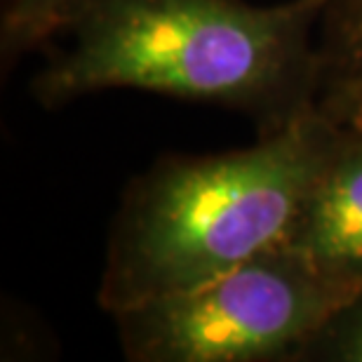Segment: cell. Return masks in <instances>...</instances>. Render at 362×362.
Segmentation results:
<instances>
[{"instance_id": "obj_4", "label": "cell", "mask_w": 362, "mask_h": 362, "mask_svg": "<svg viewBox=\"0 0 362 362\" xmlns=\"http://www.w3.org/2000/svg\"><path fill=\"white\" fill-rule=\"evenodd\" d=\"M285 245L327 280L362 292V132L339 129Z\"/></svg>"}, {"instance_id": "obj_6", "label": "cell", "mask_w": 362, "mask_h": 362, "mask_svg": "<svg viewBox=\"0 0 362 362\" xmlns=\"http://www.w3.org/2000/svg\"><path fill=\"white\" fill-rule=\"evenodd\" d=\"M76 0H0V57L3 66L35 47L47 45Z\"/></svg>"}, {"instance_id": "obj_5", "label": "cell", "mask_w": 362, "mask_h": 362, "mask_svg": "<svg viewBox=\"0 0 362 362\" xmlns=\"http://www.w3.org/2000/svg\"><path fill=\"white\" fill-rule=\"evenodd\" d=\"M317 47L315 108L339 129L362 132V0H332Z\"/></svg>"}, {"instance_id": "obj_3", "label": "cell", "mask_w": 362, "mask_h": 362, "mask_svg": "<svg viewBox=\"0 0 362 362\" xmlns=\"http://www.w3.org/2000/svg\"><path fill=\"white\" fill-rule=\"evenodd\" d=\"M356 292L278 245L195 287L113 315L129 362H299Z\"/></svg>"}, {"instance_id": "obj_1", "label": "cell", "mask_w": 362, "mask_h": 362, "mask_svg": "<svg viewBox=\"0 0 362 362\" xmlns=\"http://www.w3.org/2000/svg\"><path fill=\"white\" fill-rule=\"evenodd\" d=\"M329 3L76 0L31 94L42 108L108 90L168 94L245 113L269 134L315 111Z\"/></svg>"}, {"instance_id": "obj_7", "label": "cell", "mask_w": 362, "mask_h": 362, "mask_svg": "<svg viewBox=\"0 0 362 362\" xmlns=\"http://www.w3.org/2000/svg\"><path fill=\"white\" fill-rule=\"evenodd\" d=\"M299 362H362V292L325 320L303 346Z\"/></svg>"}, {"instance_id": "obj_2", "label": "cell", "mask_w": 362, "mask_h": 362, "mask_svg": "<svg viewBox=\"0 0 362 362\" xmlns=\"http://www.w3.org/2000/svg\"><path fill=\"white\" fill-rule=\"evenodd\" d=\"M337 134L315 108L252 146L153 163L113 214L99 308L113 317L285 245Z\"/></svg>"}]
</instances>
